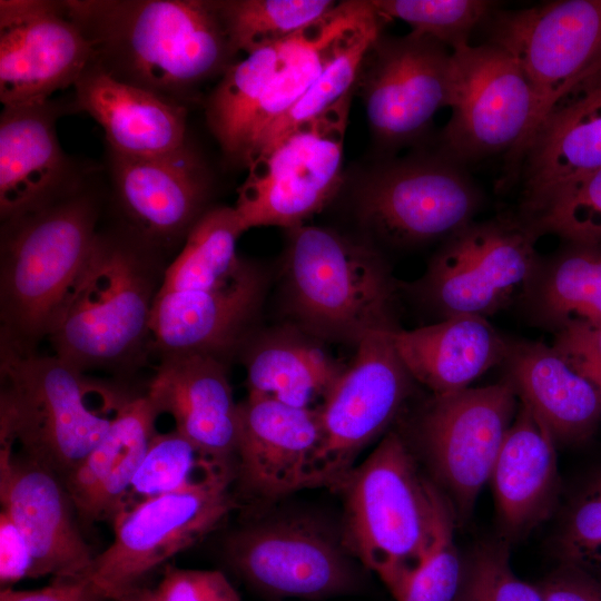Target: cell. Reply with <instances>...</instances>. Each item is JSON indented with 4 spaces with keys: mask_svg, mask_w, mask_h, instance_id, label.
<instances>
[{
    "mask_svg": "<svg viewBox=\"0 0 601 601\" xmlns=\"http://www.w3.org/2000/svg\"><path fill=\"white\" fill-rule=\"evenodd\" d=\"M91 41L92 65L114 78L185 106L234 63L217 1L67 0Z\"/></svg>",
    "mask_w": 601,
    "mask_h": 601,
    "instance_id": "1",
    "label": "cell"
},
{
    "mask_svg": "<svg viewBox=\"0 0 601 601\" xmlns=\"http://www.w3.org/2000/svg\"><path fill=\"white\" fill-rule=\"evenodd\" d=\"M336 489L343 497L346 548L391 594L425 562L444 523L454 516L447 497L395 431Z\"/></svg>",
    "mask_w": 601,
    "mask_h": 601,
    "instance_id": "2",
    "label": "cell"
},
{
    "mask_svg": "<svg viewBox=\"0 0 601 601\" xmlns=\"http://www.w3.org/2000/svg\"><path fill=\"white\" fill-rule=\"evenodd\" d=\"M149 245L98 233L47 337L55 355L83 373L138 365L151 349V311L166 268Z\"/></svg>",
    "mask_w": 601,
    "mask_h": 601,
    "instance_id": "3",
    "label": "cell"
},
{
    "mask_svg": "<svg viewBox=\"0 0 601 601\" xmlns=\"http://www.w3.org/2000/svg\"><path fill=\"white\" fill-rule=\"evenodd\" d=\"M97 218L92 196L77 189L2 223L0 343L32 353L48 337L93 248Z\"/></svg>",
    "mask_w": 601,
    "mask_h": 601,
    "instance_id": "4",
    "label": "cell"
},
{
    "mask_svg": "<svg viewBox=\"0 0 601 601\" xmlns=\"http://www.w3.org/2000/svg\"><path fill=\"white\" fill-rule=\"evenodd\" d=\"M287 306L307 332L357 344L374 332L400 328L396 283L380 252L312 225L287 229Z\"/></svg>",
    "mask_w": 601,
    "mask_h": 601,
    "instance_id": "5",
    "label": "cell"
},
{
    "mask_svg": "<svg viewBox=\"0 0 601 601\" xmlns=\"http://www.w3.org/2000/svg\"><path fill=\"white\" fill-rule=\"evenodd\" d=\"M0 344V446L19 444L63 482L102 440L114 413L89 405L93 385L57 355Z\"/></svg>",
    "mask_w": 601,
    "mask_h": 601,
    "instance_id": "6",
    "label": "cell"
},
{
    "mask_svg": "<svg viewBox=\"0 0 601 601\" xmlns=\"http://www.w3.org/2000/svg\"><path fill=\"white\" fill-rule=\"evenodd\" d=\"M223 558L246 584L270 598L319 600L361 587L362 574L341 525L309 513L248 520L225 538Z\"/></svg>",
    "mask_w": 601,
    "mask_h": 601,
    "instance_id": "7",
    "label": "cell"
},
{
    "mask_svg": "<svg viewBox=\"0 0 601 601\" xmlns=\"http://www.w3.org/2000/svg\"><path fill=\"white\" fill-rule=\"evenodd\" d=\"M538 239L516 214L473 220L441 243L418 279L400 288L437 321L486 318L515 303L539 257Z\"/></svg>",
    "mask_w": 601,
    "mask_h": 601,
    "instance_id": "8",
    "label": "cell"
},
{
    "mask_svg": "<svg viewBox=\"0 0 601 601\" xmlns=\"http://www.w3.org/2000/svg\"><path fill=\"white\" fill-rule=\"evenodd\" d=\"M352 96L284 134L249 162L233 206L244 231L302 226L334 198L343 180Z\"/></svg>",
    "mask_w": 601,
    "mask_h": 601,
    "instance_id": "9",
    "label": "cell"
},
{
    "mask_svg": "<svg viewBox=\"0 0 601 601\" xmlns=\"http://www.w3.org/2000/svg\"><path fill=\"white\" fill-rule=\"evenodd\" d=\"M465 167L439 149L388 159L359 188L361 223L397 248L442 243L475 220L484 205Z\"/></svg>",
    "mask_w": 601,
    "mask_h": 601,
    "instance_id": "10",
    "label": "cell"
},
{
    "mask_svg": "<svg viewBox=\"0 0 601 601\" xmlns=\"http://www.w3.org/2000/svg\"><path fill=\"white\" fill-rule=\"evenodd\" d=\"M512 383L432 395L411 423L412 442L433 481L447 497L455 520L466 521L491 474L516 415Z\"/></svg>",
    "mask_w": 601,
    "mask_h": 601,
    "instance_id": "11",
    "label": "cell"
},
{
    "mask_svg": "<svg viewBox=\"0 0 601 601\" xmlns=\"http://www.w3.org/2000/svg\"><path fill=\"white\" fill-rule=\"evenodd\" d=\"M452 60V111L437 149L464 166L505 154L506 186L535 120L533 89L516 61L493 43L456 49Z\"/></svg>",
    "mask_w": 601,
    "mask_h": 601,
    "instance_id": "12",
    "label": "cell"
},
{
    "mask_svg": "<svg viewBox=\"0 0 601 601\" xmlns=\"http://www.w3.org/2000/svg\"><path fill=\"white\" fill-rule=\"evenodd\" d=\"M234 484L216 482L149 497L112 520L114 541L95 556L91 579L108 600L216 530L238 506Z\"/></svg>",
    "mask_w": 601,
    "mask_h": 601,
    "instance_id": "13",
    "label": "cell"
},
{
    "mask_svg": "<svg viewBox=\"0 0 601 601\" xmlns=\"http://www.w3.org/2000/svg\"><path fill=\"white\" fill-rule=\"evenodd\" d=\"M390 332L371 333L356 344L352 363L319 406L322 440L309 489H336L361 451L387 428L410 397L414 380Z\"/></svg>",
    "mask_w": 601,
    "mask_h": 601,
    "instance_id": "14",
    "label": "cell"
},
{
    "mask_svg": "<svg viewBox=\"0 0 601 601\" xmlns=\"http://www.w3.org/2000/svg\"><path fill=\"white\" fill-rule=\"evenodd\" d=\"M486 22L489 42L516 61L536 99L535 120L526 145L563 96L601 71V0L549 1L493 12Z\"/></svg>",
    "mask_w": 601,
    "mask_h": 601,
    "instance_id": "15",
    "label": "cell"
},
{
    "mask_svg": "<svg viewBox=\"0 0 601 601\" xmlns=\"http://www.w3.org/2000/svg\"><path fill=\"white\" fill-rule=\"evenodd\" d=\"M452 51L410 32L381 36L367 51L357 77L371 130L386 150L422 139L436 112L450 107Z\"/></svg>",
    "mask_w": 601,
    "mask_h": 601,
    "instance_id": "16",
    "label": "cell"
},
{
    "mask_svg": "<svg viewBox=\"0 0 601 601\" xmlns=\"http://www.w3.org/2000/svg\"><path fill=\"white\" fill-rule=\"evenodd\" d=\"M95 49L65 1H0V100L3 107L49 101L93 63Z\"/></svg>",
    "mask_w": 601,
    "mask_h": 601,
    "instance_id": "17",
    "label": "cell"
},
{
    "mask_svg": "<svg viewBox=\"0 0 601 601\" xmlns=\"http://www.w3.org/2000/svg\"><path fill=\"white\" fill-rule=\"evenodd\" d=\"M234 493L272 503L311 487L322 431L318 410L247 396L238 403Z\"/></svg>",
    "mask_w": 601,
    "mask_h": 601,
    "instance_id": "18",
    "label": "cell"
},
{
    "mask_svg": "<svg viewBox=\"0 0 601 601\" xmlns=\"http://www.w3.org/2000/svg\"><path fill=\"white\" fill-rule=\"evenodd\" d=\"M1 511L29 545L31 578L89 575L95 555L77 523L62 480L11 446H0Z\"/></svg>",
    "mask_w": 601,
    "mask_h": 601,
    "instance_id": "19",
    "label": "cell"
},
{
    "mask_svg": "<svg viewBox=\"0 0 601 601\" xmlns=\"http://www.w3.org/2000/svg\"><path fill=\"white\" fill-rule=\"evenodd\" d=\"M110 173L125 214L151 245L186 238L209 209L210 174L188 144L151 157L110 151Z\"/></svg>",
    "mask_w": 601,
    "mask_h": 601,
    "instance_id": "20",
    "label": "cell"
},
{
    "mask_svg": "<svg viewBox=\"0 0 601 601\" xmlns=\"http://www.w3.org/2000/svg\"><path fill=\"white\" fill-rule=\"evenodd\" d=\"M601 169V71L544 116L519 159V210Z\"/></svg>",
    "mask_w": 601,
    "mask_h": 601,
    "instance_id": "21",
    "label": "cell"
},
{
    "mask_svg": "<svg viewBox=\"0 0 601 601\" xmlns=\"http://www.w3.org/2000/svg\"><path fill=\"white\" fill-rule=\"evenodd\" d=\"M145 394L198 450L236 465L238 403L224 361L200 353L160 356Z\"/></svg>",
    "mask_w": 601,
    "mask_h": 601,
    "instance_id": "22",
    "label": "cell"
},
{
    "mask_svg": "<svg viewBox=\"0 0 601 601\" xmlns=\"http://www.w3.org/2000/svg\"><path fill=\"white\" fill-rule=\"evenodd\" d=\"M263 292V275L250 264L218 288L158 290L150 318L151 349L159 356L200 353L224 361L243 342Z\"/></svg>",
    "mask_w": 601,
    "mask_h": 601,
    "instance_id": "23",
    "label": "cell"
},
{
    "mask_svg": "<svg viewBox=\"0 0 601 601\" xmlns=\"http://www.w3.org/2000/svg\"><path fill=\"white\" fill-rule=\"evenodd\" d=\"M50 100L3 107L0 116V216L19 218L77 190L73 165L63 152Z\"/></svg>",
    "mask_w": 601,
    "mask_h": 601,
    "instance_id": "24",
    "label": "cell"
},
{
    "mask_svg": "<svg viewBox=\"0 0 601 601\" xmlns=\"http://www.w3.org/2000/svg\"><path fill=\"white\" fill-rule=\"evenodd\" d=\"M75 89L78 108L102 127L112 152L151 157L188 144L184 105L118 80L95 65L80 76Z\"/></svg>",
    "mask_w": 601,
    "mask_h": 601,
    "instance_id": "25",
    "label": "cell"
},
{
    "mask_svg": "<svg viewBox=\"0 0 601 601\" xmlns=\"http://www.w3.org/2000/svg\"><path fill=\"white\" fill-rule=\"evenodd\" d=\"M160 414L146 394L122 396L102 440L63 480L77 519L109 521L121 511L131 482L157 433Z\"/></svg>",
    "mask_w": 601,
    "mask_h": 601,
    "instance_id": "26",
    "label": "cell"
},
{
    "mask_svg": "<svg viewBox=\"0 0 601 601\" xmlns=\"http://www.w3.org/2000/svg\"><path fill=\"white\" fill-rule=\"evenodd\" d=\"M490 480L501 526L511 538L538 526L555 505L560 485L555 441L522 402Z\"/></svg>",
    "mask_w": 601,
    "mask_h": 601,
    "instance_id": "27",
    "label": "cell"
},
{
    "mask_svg": "<svg viewBox=\"0 0 601 601\" xmlns=\"http://www.w3.org/2000/svg\"><path fill=\"white\" fill-rule=\"evenodd\" d=\"M394 348L414 381L433 395L470 387L490 368L501 365L508 337L485 317L460 315L414 329L390 332Z\"/></svg>",
    "mask_w": 601,
    "mask_h": 601,
    "instance_id": "28",
    "label": "cell"
},
{
    "mask_svg": "<svg viewBox=\"0 0 601 601\" xmlns=\"http://www.w3.org/2000/svg\"><path fill=\"white\" fill-rule=\"evenodd\" d=\"M520 401L543 422L555 443L589 439L601 420L595 388L543 342L508 337L502 363Z\"/></svg>",
    "mask_w": 601,
    "mask_h": 601,
    "instance_id": "29",
    "label": "cell"
},
{
    "mask_svg": "<svg viewBox=\"0 0 601 601\" xmlns=\"http://www.w3.org/2000/svg\"><path fill=\"white\" fill-rule=\"evenodd\" d=\"M514 305L532 327L553 334L570 321L601 323V244L562 240L539 254Z\"/></svg>",
    "mask_w": 601,
    "mask_h": 601,
    "instance_id": "30",
    "label": "cell"
},
{
    "mask_svg": "<svg viewBox=\"0 0 601 601\" xmlns=\"http://www.w3.org/2000/svg\"><path fill=\"white\" fill-rule=\"evenodd\" d=\"M249 396L318 410L343 367L321 347L296 336H276L250 348L246 359Z\"/></svg>",
    "mask_w": 601,
    "mask_h": 601,
    "instance_id": "31",
    "label": "cell"
},
{
    "mask_svg": "<svg viewBox=\"0 0 601 601\" xmlns=\"http://www.w3.org/2000/svg\"><path fill=\"white\" fill-rule=\"evenodd\" d=\"M280 42L246 53L220 76L206 104L210 131L224 154L247 165L252 127L276 69Z\"/></svg>",
    "mask_w": 601,
    "mask_h": 601,
    "instance_id": "32",
    "label": "cell"
},
{
    "mask_svg": "<svg viewBox=\"0 0 601 601\" xmlns=\"http://www.w3.org/2000/svg\"><path fill=\"white\" fill-rule=\"evenodd\" d=\"M243 233L233 207L209 208L187 234L180 253L165 268L159 290H208L231 282L247 265L237 254Z\"/></svg>",
    "mask_w": 601,
    "mask_h": 601,
    "instance_id": "33",
    "label": "cell"
},
{
    "mask_svg": "<svg viewBox=\"0 0 601 601\" xmlns=\"http://www.w3.org/2000/svg\"><path fill=\"white\" fill-rule=\"evenodd\" d=\"M385 21L387 19L376 10L335 41L318 77L297 102L268 129L256 156L284 134L322 115L353 91L362 62L372 45L382 36Z\"/></svg>",
    "mask_w": 601,
    "mask_h": 601,
    "instance_id": "34",
    "label": "cell"
},
{
    "mask_svg": "<svg viewBox=\"0 0 601 601\" xmlns=\"http://www.w3.org/2000/svg\"><path fill=\"white\" fill-rule=\"evenodd\" d=\"M236 465L215 460L176 430L156 433L131 482L122 510L149 497L216 482H235Z\"/></svg>",
    "mask_w": 601,
    "mask_h": 601,
    "instance_id": "35",
    "label": "cell"
},
{
    "mask_svg": "<svg viewBox=\"0 0 601 601\" xmlns=\"http://www.w3.org/2000/svg\"><path fill=\"white\" fill-rule=\"evenodd\" d=\"M338 2L331 0L217 1L219 14L237 53L278 43L327 17Z\"/></svg>",
    "mask_w": 601,
    "mask_h": 601,
    "instance_id": "36",
    "label": "cell"
},
{
    "mask_svg": "<svg viewBox=\"0 0 601 601\" xmlns=\"http://www.w3.org/2000/svg\"><path fill=\"white\" fill-rule=\"evenodd\" d=\"M516 215L538 238L601 244V169Z\"/></svg>",
    "mask_w": 601,
    "mask_h": 601,
    "instance_id": "37",
    "label": "cell"
},
{
    "mask_svg": "<svg viewBox=\"0 0 601 601\" xmlns=\"http://www.w3.org/2000/svg\"><path fill=\"white\" fill-rule=\"evenodd\" d=\"M387 20L406 22L413 33L430 37L452 51L465 47L472 31L486 22L494 2L485 0H374Z\"/></svg>",
    "mask_w": 601,
    "mask_h": 601,
    "instance_id": "38",
    "label": "cell"
},
{
    "mask_svg": "<svg viewBox=\"0 0 601 601\" xmlns=\"http://www.w3.org/2000/svg\"><path fill=\"white\" fill-rule=\"evenodd\" d=\"M454 516L443 525L425 562L393 593L395 601H459L463 566L454 542Z\"/></svg>",
    "mask_w": 601,
    "mask_h": 601,
    "instance_id": "39",
    "label": "cell"
},
{
    "mask_svg": "<svg viewBox=\"0 0 601 601\" xmlns=\"http://www.w3.org/2000/svg\"><path fill=\"white\" fill-rule=\"evenodd\" d=\"M556 545L562 563L601 580V475L572 504Z\"/></svg>",
    "mask_w": 601,
    "mask_h": 601,
    "instance_id": "40",
    "label": "cell"
},
{
    "mask_svg": "<svg viewBox=\"0 0 601 601\" xmlns=\"http://www.w3.org/2000/svg\"><path fill=\"white\" fill-rule=\"evenodd\" d=\"M466 601H544L536 585L513 572L503 544L490 543L475 551L465 581Z\"/></svg>",
    "mask_w": 601,
    "mask_h": 601,
    "instance_id": "41",
    "label": "cell"
},
{
    "mask_svg": "<svg viewBox=\"0 0 601 601\" xmlns=\"http://www.w3.org/2000/svg\"><path fill=\"white\" fill-rule=\"evenodd\" d=\"M116 601H240V595L219 570L167 565L154 589L138 587Z\"/></svg>",
    "mask_w": 601,
    "mask_h": 601,
    "instance_id": "42",
    "label": "cell"
},
{
    "mask_svg": "<svg viewBox=\"0 0 601 601\" xmlns=\"http://www.w3.org/2000/svg\"><path fill=\"white\" fill-rule=\"evenodd\" d=\"M552 346L595 388L601 401V323L570 321L554 333Z\"/></svg>",
    "mask_w": 601,
    "mask_h": 601,
    "instance_id": "43",
    "label": "cell"
},
{
    "mask_svg": "<svg viewBox=\"0 0 601 601\" xmlns=\"http://www.w3.org/2000/svg\"><path fill=\"white\" fill-rule=\"evenodd\" d=\"M536 588L544 601H601V580L566 563L551 572Z\"/></svg>",
    "mask_w": 601,
    "mask_h": 601,
    "instance_id": "44",
    "label": "cell"
},
{
    "mask_svg": "<svg viewBox=\"0 0 601 601\" xmlns=\"http://www.w3.org/2000/svg\"><path fill=\"white\" fill-rule=\"evenodd\" d=\"M0 601H109L105 592L89 575L53 578L47 587L38 590L2 588Z\"/></svg>",
    "mask_w": 601,
    "mask_h": 601,
    "instance_id": "45",
    "label": "cell"
},
{
    "mask_svg": "<svg viewBox=\"0 0 601 601\" xmlns=\"http://www.w3.org/2000/svg\"><path fill=\"white\" fill-rule=\"evenodd\" d=\"M33 559L28 543L8 516L0 513V581L7 585L31 578Z\"/></svg>",
    "mask_w": 601,
    "mask_h": 601,
    "instance_id": "46",
    "label": "cell"
}]
</instances>
